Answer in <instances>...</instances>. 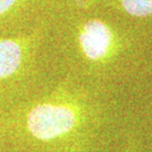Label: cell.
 <instances>
[{
  "mask_svg": "<svg viewBox=\"0 0 152 152\" xmlns=\"http://www.w3.org/2000/svg\"><path fill=\"white\" fill-rule=\"evenodd\" d=\"M109 2L132 17H148L152 15V0H109Z\"/></svg>",
  "mask_w": 152,
  "mask_h": 152,
  "instance_id": "obj_5",
  "label": "cell"
},
{
  "mask_svg": "<svg viewBox=\"0 0 152 152\" xmlns=\"http://www.w3.org/2000/svg\"><path fill=\"white\" fill-rule=\"evenodd\" d=\"M4 112L0 110V147L4 144V129H2V118H4Z\"/></svg>",
  "mask_w": 152,
  "mask_h": 152,
  "instance_id": "obj_6",
  "label": "cell"
},
{
  "mask_svg": "<svg viewBox=\"0 0 152 152\" xmlns=\"http://www.w3.org/2000/svg\"><path fill=\"white\" fill-rule=\"evenodd\" d=\"M4 144L16 152H87L95 124L66 86L4 112Z\"/></svg>",
  "mask_w": 152,
  "mask_h": 152,
  "instance_id": "obj_1",
  "label": "cell"
},
{
  "mask_svg": "<svg viewBox=\"0 0 152 152\" xmlns=\"http://www.w3.org/2000/svg\"><path fill=\"white\" fill-rule=\"evenodd\" d=\"M41 0H0V33L9 28L24 12Z\"/></svg>",
  "mask_w": 152,
  "mask_h": 152,
  "instance_id": "obj_4",
  "label": "cell"
},
{
  "mask_svg": "<svg viewBox=\"0 0 152 152\" xmlns=\"http://www.w3.org/2000/svg\"><path fill=\"white\" fill-rule=\"evenodd\" d=\"M77 43L81 55L92 63L107 62L116 54L118 38L107 23L98 18L88 19L77 28Z\"/></svg>",
  "mask_w": 152,
  "mask_h": 152,
  "instance_id": "obj_3",
  "label": "cell"
},
{
  "mask_svg": "<svg viewBox=\"0 0 152 152\" xmlns=\"http://www.w3.org/2000/svg\"><path fill=\"white\" fill-rule=\"evenodd\" d=\"M43 37V26L0 36V110L15 104L14 99L32 73Z\"/></svg>",
  "mask_w": 152,
  "mask_h": 152,
  "instance_id": "obj_2",
  "label": "cell"
},
{
  "mask_svg": "<svg viewBox=\"0 0 152 152\" xmlns=\"http://www.w3.org/2000/svg\"><path fill=\"white\" fill-rule=\"evenodd\" d=\"M123 152H135V144L133 141H129Z\"/></svg>",
  "mask_w": 152,
  "mask_h": 152,
  "instance_id": "obj_7",
  "label": "cell"
}]
</instances>
